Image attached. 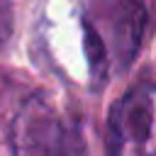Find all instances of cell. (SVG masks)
<instances>
[{
  "mask_svg": "<svg viewBox=\"0 0 156 156\" xmlns=\"http://www.w3.org/2000/svg\"><path fill=\"white\" fill-rule=\"evenodd\" d=\"M107 156H156V85H136L115 102Z\"/></svg>",
  "mask_w": 156,
  "mask_h": 156,
  "instance_id": "1",
  "label": "cell"
},
{
  "mask_svg": "<svg viewBox=\"0 0 156 156\" xmlns=\"http://www.w3.org/2000/svg\"><path fill=\"white\" fill-rule=\"evenodd\" d=\"M17 156H80V141L63 122L27 115L20 127Z\"/></svg>",
  "mask_w": 156,
  "mask_h": 156,
  "instance_id": "2",
  "label": "cell"
}]
</instances>
